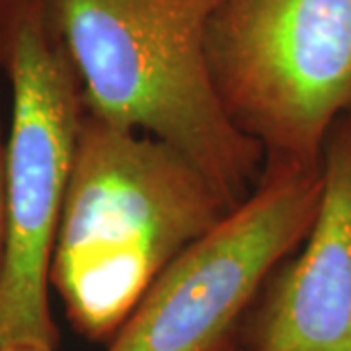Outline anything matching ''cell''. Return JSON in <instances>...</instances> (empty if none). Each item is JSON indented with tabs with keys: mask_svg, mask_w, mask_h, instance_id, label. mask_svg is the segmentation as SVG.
Segmentation results:
<instances>
[{
	"mask_svg": "<svg viewBox=\"0 0 351 351\" xmlns=\"http://www.w3.org/2000/svg\"><path fill=\"white\" fill-rule=\"evenodd\" d=\"M322 191V166L265 160L250 195L164 269L108 351H213L306 240Z\"/></svg>",
	"mask_w": 351,
	"mask_h": 351,
	"instance_id": "obj_5",
	"label": "cell"
},
{
	"mask_svg": "<svg viewBox=\"0 0 351 351\" xmlns=\"http://www.w3.org/2000/svg\"><path fill=\"white\" fill-rule=\"evenodd\" d=\"M0 69L12 88L4 141L8 250L0 277V346L57 348L51 254L86 104L51 0H0Z\"/></svg>",
	"mask_w": 351,
	"mask_h": 351,
	"instance_id": "obj_3",
	"label": "cell"
},
{
	"mask_svg": "<svg viewBox=\"0 0 351 351\" xmlns=\"http://www.w3.org/2000/svg\"><path fill=\"white\" fill-rule=\"evenodd\" d=\"M57 348H51V346H43V343H6V346H0V351H55Z\"/></svg>",
	"mask_w": 351,
	"mask_h": 351,
	"instance_id": "obj_8",
	"label": "cell"
},
{
	"mask_svg": "<svg viewBox=\"0 0 351 351\" xmlns=\"http://www.w3.org/2000/svg\"><path fill=\"white\" fill-rule=\"evenodd\" d=\"M230 211L182 152L86 110L49 269L69 322L112 341L164 269Z\"/></svg>",
	"mask_w": 351,
	"mask_h": 351,
	"instance_id": "obj_1",
	"label": "cell"
},
{
	"mask_svg": "<svg viewBox=\"0 0 351 351\" xmlns=\"http://www.w3.org/2000/svg\"><path fill=\"white\" fill-rule=\"evenodd\" d=\"M207 57L228 117L265 160L322 166L351 115V0H223Z\"/></svg>",
	"mask_w": 351,
	"mask_h": 351,
	"instance_id": "obj_4",
	"label": "cell"
},
{
	"mask_svg": "<svg viewBox=\"0 0 351 351\" xmlns=\"http://www.w3.org/2000/svg\"><path fill=\"white\" fill-rule=\"evenodd\" d=\"M213 351H239L237 348V338H234V334L230 336V338H226L223 343H219Z\"/></svg>",
	"mask_w": 351,
	"mask_h": 351,
	"instance_id": "obj_9",
	"label": "cell"
},
{
	"mask_svg": "<svg viewBox=\"0 0 351 351\" xmlns=\"http://www.w3.org/2000/svg\"><path fill=\"white\" fill-rule=\"evenodd\" d=\"M223 0H51L86 110L170 145L230 209L256 188L262 147L228 117L207 32Z\"/></svg>",
	"mask_w": 351,
	"mask_h": 351,
	"instance_id": "obj_2",
	"label": "cell"
},
{
	"mask_svg": "<svg viewBox=\"0 0 351 351\" xmlns=\"http://www.w3.org/2000/svg\"><path fill=\"white\" fill-rule=\"evenodd\" d=\"M6 250H8V201H6V178H4V138L0 125V277L4 271Z\"/></svg>",
	"mask_w": 351,
	"mask_h": 351,
	"instance_id": "obj_7",
	"label": "cell"
},
{
	"mask_svg": "<svg viewBox=\"0 0 351 351\" xmlns=\"http://www.w3.org/2000/svg\"><path fill=\"white\" fill-rule=\"evenodd\" d=\"M322 178L313 228L244 313L239 351H351V115L328 135Z\"/></svg>",
	"mask_w": 351,
	"mask_h": 351,
	"instance_id": "obj_6",
	"label": "cell"
}]
</instances>
